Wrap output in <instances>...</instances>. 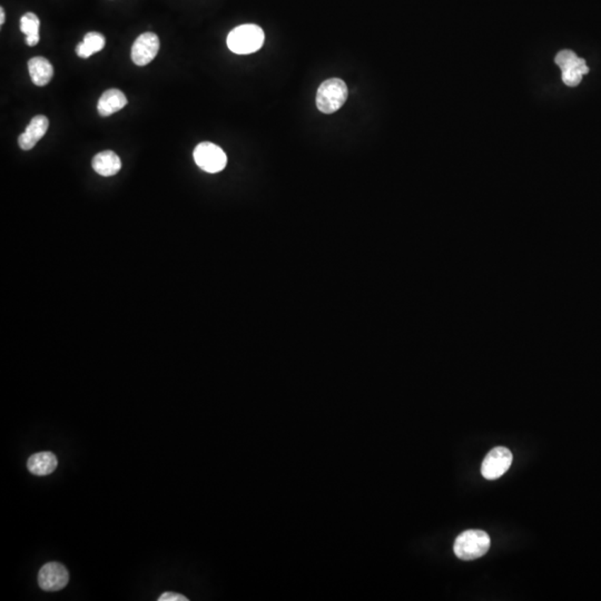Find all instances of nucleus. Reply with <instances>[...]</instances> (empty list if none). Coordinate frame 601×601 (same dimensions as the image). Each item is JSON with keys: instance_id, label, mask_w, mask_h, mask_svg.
<instances>
[{"instance_id": "9b49d317", "label": "nucleus", "mask_w": 601, "mask_h": 601, "mask_svg": "<svg viewBox=\"0 0 601 601\" xmlns=\"http://www.w3.org/2000/svg\"><path fill=\"white\" fill-rule=\"evenodd\" d=\"M91 166L97 174L102 176H114L122 168V161L113 151H104L95 155Z\"/></svg>"}, {"instance_id": "f257e3e1", "label": "nucleus", "mask_w": 601, "mask_h": 601, "mask_svg": "<svg viewBox=\"0 0 601 601\" xmlns=\"http://www.w3.org/2000/svg\"><path fill=\"white\" fill-rule=\"evenodd\" d=\"M265 42L263 29L258 25H241L227 36V47L237 55H248L258 52Z\"/></svg>"}, {"instance_id": "9d476101", "label": "nucleus", "mask_w": 601, "mask_h": 601, "mask_svg": "<svg viewBox=\"0 0 601 601\" xmlns=\"http://www.w3.org/2000/svg\"><path fill=\"white\" fill-rule=\"evenodd\" d=\"M127 105L125 94L120 89H108L103 93L97 104V110L103 118H108L115 113L120 112Z\"/></svg>"}, {"instance_id": "423d86ee", "label": "nucleus", "mask_w": 601, "mask_h": 601, "mask_svg": "<svg viewBox=\"0 0 601 601\" xmlns=\"http://www.w3.org/2000/svg\"><path fill=\"white\" fill-rule=\"evenodd\" d=\"M513 464V453L505 447L492 449L484 459L481 474L487 480L499 479Z\"/></svg>"}, {"instance_id": "1a4fd4ad", "label": "nucleus", "mask_w": 601, "mask_h": 601, "mask_svg": "<svg viewBox=\"0 0 601 601\" xmlns=\"http://www.w3.org/2000/svg\"><path fill=\"white\" fill-rule=\"evenodd\" d=\"M50 120L44 115H37L30 120L24 133L18 138L19 147L24 151H30L47 133Z\"/></svg>"}, {"instance_id": "39448f33", "label": "nucleus", "mask_w": 601, "mask_h": 601, "mask_svg": "<svg viewBox=\"0 0 601 601\" xmlns=\"http://www.w3.org/2000/svg\"><path fill=\"white\" fill-rule=\"evenodd\" d=\"M194 161L204 172L215 174L225 168L227 156L219 146L204 142L198 144L194 149Z\"/></svg>"}, {"instance_id": "f8f14e48", "label": "nucleus", "mask_w": 601, "mask_h": 601, "mask_svg": "<svg viewBox=\"0 0 601 601\" xmlns=\"http://www.w3.org/2000/svg\"><path fill=\"white\" fill-rule=\"evenodd\" d=\"M28 71L33 83L40 87L46 86L54 76V67L50 60L45 57L29 59Z\"/></svg>"}, {"instance_id": "dca6fc26", "label": "nucleus", "mask_w": 601, "mask_h": 601, "mask_svg": "<svg viewBox=\"0 0 601 601\" xmlns=\"http://www.w3.org/2000/svg\"><path fill=\"white\" fill-rule=\"evenodd\" d=\"M186 597L175 593H165L159 598V601H188Z\"/></svg>"}, {"instance_id": "ddd939ff", "label": "nucleus", "mask_w": 601, "mask_h": 601, "mask_svg": "<svg viewBox=\"0 0 601 601\" xmlns=\"http://www.w3.org/2000/svg\"><path fill=\"white\" fill-rule=\"evenodd\" d=\"M58 460L52 452L35 453L27 462V468L35 476H47L55 471Z\"/></svg>"}, {"instance_id": "7ed1b4c3", "label": "nucleus", "mask_w": 601, "mask_h": 601, "mask_svg": "<svg viewBox=\"0 0 601 601\" xmlns=\"http://www.w3.org/2000/svg\"><path fill=\"white\" fill-rule=\"evenodd\" d=\"M489 534L482 530H468L457 537L453 551L461 560L478 559L487 554L490 549Z\"/></svg>"}, {"instance_id": "0eeeda50", "label": "nucleus", "mask_w": 601, "mask_h": 601, "mask_svg": "<svg viewBox=\"0 0 601 601\" xmlns=\"http://www.w3.org/2000/svg\"><path fill=\"white\" fill-rule=\"evenodd\" d=\"M69 581V573L62 563L48 562L38 573V585L45 591L62 590Z\"/></svg>"}, {"instance_id": "f03ea898", "label": "nucleus", "mask_w": 601, "mask_h": 601, "mask_svg": "<svg viewBox=\"0 0 601 601\" xmlns=\"http://www.w3.org/2000/svg\"><path fill=\"white\" fill-rule=\"evenodd\" d=\"M349 96V89L341 79H331L323 81L316 91V107L323 114L338 112Z\"/></svg>"}, {"instance_id": "6e6552de", "label": "nucleus", "mask_w": 601, "mask_h": 601, "mask_svg": "<svg viewBox=\"0 0 601 601\" xmlns=\"http://www.w3.org/2000/svg\"><path fill=\"white\" fill-rule=\"evenodd\" d=\"M159 50V38L154 33H144L132 47V60L137 66L149 65L156 57Z\"/></svg>"}, {"instance_id": "f3484780", "label": "nucleus", "mask_w": 601, "mask_h": 601, "mask_svg": "<svg viewBox=\"0 0 601 601\" xmlns=\"http://www.w3.org/2000/svg\"><path fill=\"white\" fill-rule=\"evenodd\" d=\"M5 11H4L3 7H1V8H0V25H4V23H5Z\"/></svg>"}, {"instance_id": "2eb2a0df", "label": "nucleus", "mask_w": 601, "mask_h": 601, "mask_svg": "<svg viewBox=\"0 0 601 601\" xmlns=\"http://www.w3.org/2000/svg\"><path fill=\"white\" fill-rule=\"evenodd\" d=\"M40 21L36 13H26L21 18V30L26 35V44L34 47L40 42Z\"/></svg>"}, {"instance_id": "20e7f679", "label": "nucleus", "mask_w": 601, "mask_h": 601, "mask_svg": "<svg viewBox=\"0 0 601 601\" xmlns=\"http://www.w3.org/2000/svg\"><path fill=\"white\" fill-rule=\"evenodd\" d=\"M562 73V81L569 87H576L583 81V76L589 73L583 58L578 57L571 50H561L554 58Z\"/></svg>"}, {"instance_id": "4468645a", "label": "nucleus", "mask_w": 601, "mask_h": 601, "mask_svg": "<svg viewBox=\"0 0 601 601\" xmlns=\"http://www.w3.org/2000/svg\"><path fill=\"white\" fill-rule=\"evenodd\" d=\"M105 37L101 33L89 32L84 37L83 42H79L76 47V54L81 58H88L96 52L104 50Z\"/></svg>"}]
</instances>
